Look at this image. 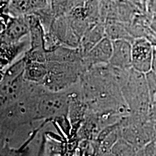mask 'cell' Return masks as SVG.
<instances>
[{
  "instance_id": "cell-1",
  "label": "cell",
  "mask_w": 156,
  "mask_h": 156,
  "mask_svg": "<svg viewBox=\"0 0 156 156\" xmlns=\"http://www.w3.org/2000/svg\"><path fill=\"white\" fill-rule=\"evenodd\" d=\"M121 90L130 114L149 116L153 103L145 74L132 68L127 80Z\"/></svg>"
},
{
  "instance_id": "cell-2",
  "label": "cell",
  "mask_w": 156,
  "mask_h": 156,
  "mask_svg": "<svg viewBox=\"0 0 156 156\" xmlns=\"http://www.w3.org/2000/svg\"><path fill=\"white\" fill-rule=\"evenodd\" d=\"M46 64L48 73L42 85L47 90L52 92H60L73 86L86 72L82 62H46Z\"/></svg>"
},
{
  "instance_id": "cell-3",
  "label": "cell",
  "mask_w": 156,
  "mask_h": 156,
  "mask_svg": "<svg viewBox=\"0 0 156 156\" xmlns=\"http://www.w3.org/2000/svg\"><path fill=\"white\" fill-rule=\"evenodd\" d=\"M69 93L52 92L44 88L39 97L37 105L36 120L55 121L67 116Z\"/></svg>"
},
{
  "instance_id": "cell-4",
  "label": "cell",
  "mask_w": 156,
  "mask_h": 156,
  "mask_svg": "<svg viewBox=\"0 0 156 156\" xmlns=\"http://www.w3.org/2000/svg\"><path fill=\"white\" fill-rule=\"evenodd\" d=\"M2 29L1 31V44H10L22 41L28 36L30 32L28 15L12 17L2 13Z\"/></svg>"
},
{
  "instance_id": "cell-5",
  "label": "cell",
  "mask_w": 156,
  "mask_h": 156,
  "mask_svg": "<svg viewBox=\"0 0 156 156\" xmlns=\"http://www.w3.org/2000/svg\"><path fill=\"white\" fill-rule=\"evenodd\" d=\"M132 68L146 74L151 71L154 46L147 38H137L132 42Z\"/></svg>"
},
{
  "instance_id": "cell-6",
  "label": "cell",
  "mask_w": 156,
  "mask_h": 156,
  "mask_svg": "<svg viewBox=\"0 0 156 156\" xmlns=\"http://www.w3.org/2000/svg\"><path fill=\"white\" fill-rule=\"evenodd\" d=\"M112 50V41L106 36L83 56L82 64L85 70L87 71L95 66L108 64Z\"/></svg>"
},
{
  "instance_id": "cell-7",
  "label": "cell",
  "mask_w": 156,
  "mask_h": 156,
  "mask_svg": "<svg viewBox=\"0 0 156 156\" xmlns=\"http://www.w3.org/2000/svg\"><path fill=\"white\" fill-rule=\"evenodd\" d=\"M113 50L109 64L114 67L132 68V42L126 39L112 41Z\"/></svg>"
},
{
  "instance_id": "cell-8",
  "label": "cell",
  "mask_w": 156,
  "mask_h": 156,
  "mask_svg": "<svg viewBox=\"0 0 156 156\" xmlns=\"http://www.w3.org/2000/svg\"><path fill=\"white\" fill-rule=\"evenodd\" d=\"M30 40L22 41L16 43L1 44V69L4 71L8 66L16 61L21 54L30 49Z\"/></svg>"
},
{
  "instance_id": "cell-9",
  "label": "cell",
  "mask_w": 156,
  "mask_h": 156,
  "mask_svg": "<svg viewBox=\"0 0 156 156\" xmlns=\"http://www.w3.org/2000/svg\"><path fill=\"white\" fill-rule=\"evenodd\" d=\"M106 36L105 23L100 21L90 25L84 34L80 44L79 48L83 56Z\"/></svg>"
},
{
  "instance_id": "cell-10",
  "label": "cell",
  "mask_w": 156,
  "mask_h": 156,
  "mask_svg": "<svg viewBox=\"0 0 156 156\" xmlns=\"http://www.w3.org/2000/svg\"><path fill=\"white\" fill-rule=\"evenodd\" d=\"M47 62H57L62 63H78L82 62L83 54L80 48H71L69 46H58L55 49L47 52Z\"/></svg>"
},
{
  "instance_id": "cell-11",
  "label": "cell",
  "mask_w": 156,
  "mask_h": 156,
  "mask_svg": "<svg viewBox=\"0 0 156 156\" xmlns=\"http://www.w3.org/2000/svg\"><path fill=\"white\" fill-rule=\"evenodd\" d=\"M48 73L46 62H26L23 75L27 81L42 85Z\"/></svg>"
},
{
  "instance_id": "cell-12",
  "label": "cell",
  "mask_w": 156,
  "mask_h": 156,
  "mask_svg": "<svg viewBox=\"0 0 156 156\" xmlns=\"http://www.w3.org/2000/svg\"><path fill=\"white\" fill-rule=\"evenodd\" d=\"M106 36L112 41L126 39L132 42L134 38L129 32L125 23L117 20H106L105 22Z\"/></svg>"
},
{
  "instance_id": "cell-13",
  "label": "cell",
  "mask_w": 156,
  "mask_h": 156,
  "mask_svg": "<svg viewBox=\"0 0 156 156\" xmlns=\"http://www.w3.org/2000/svg\"><path fill=\"white\" fill-rule=\"evenodd\" d=\"M34 12L30 0H9L5 8L2 9V13L12 17L23 16Z\"/></svg>"
},
{
  "instance_id": "cell-14",
  "label": "cell",
  "mask_w": 156,
  "mask_h": 156,
  "mask_svg": "<svg viewBox=\"0 0 156 156\" xmlns=\"http://www.w3.org/2000/svg\"><path fill=\"white\" fill-rule=\"evenodd\" d=\"M25 64H26V62H25L24 56L23 55L22 57L13 62L4 70L1 83H9L23 75L25 71Z\"/></svg>"
},
{
  "instance_id": "cell-15",
  "label": "cell",
  "mask_w": 156,
  "mask_h": 156,
  "mask_svg": "<svg viewBox=\"0 0 156 156\" xmlns=\"http://www.w3.org/2000/svg\"><path fill=\"white\" fill-rule=\"evenodd\" d=\"M101 0H85L83 7L90 24L101 21Z\"/></svg>"
},
{
  "instance_id": "cell-16",
  "label": "cell",
  "mask_w": 156,
  "mask_h": 156,
  "mask_svg": "<svg viewBox=\"0 0 156 156\" xmlns=\"http://www.w3.org/2000/svg\"><path fill=\"white\" fill-rule=\"evenodd\" d=\"M138 150L123 137L119 138L112 150V155H136Z\"/></svg>"
},
{
  "instance_id": "cell-17",
  "label": "cell",
  "mask_w": 156,
  "mask_h": 156,
  "mask_svg": "<svg viewBox=\"0 0 156 156\" xmlns=\"http://www.w3.org/2000/svg\"><path fill=\"white\" fill-rule=\"evenodd\" d=\"M136 155H156V138L140 148Z\"/></svg>"
},
{
  "instance_id": "cell-18",
  "label": "cell",
  "mask_w": 156,
  "mask_h": 156,
  "mask_svg": "<svg viewBox=\"0 0 156 156\" xmlns=\"http://www.w3.org/2000/svg\"><path fill=\"white\" fill-rule=\"evenodd\" d=\"M145 75L152 103H153L156 95V74L154 73L153 71H151L146 73Z\"/></svg>"
},
{
  "instance_id": "cell-19",
  "label": "cell",
  "mask_w": 156,
  "mask_h": 156,
  "mask_svg": "<svg viewBox=\"0 0 156 156\" xmlns=\"http://www.w3.org/2000/svg\"><path fill=\"white\" fill-rule=\"evenodd\" d=\"M146 10L151 15L156 13V0H147L146 3Z\"/></svg>"
},
{
  "instance_id": "cell-20",
  "label": "cell",
  "mask_w": 156,
  "mask_h": 156,
  "mask_svg": "<svg viewBox=\"0 0 156 156\" xmlns=\"http://www.w3.org/2000/svg\"><path fill=\"white\" fill-rule=\"evenodd\" d=\"M150 120L151 121L152 124H153L154 128L156 132V104L152 105V108L149 114Z\"/></svg>"
},
{
  "instance_id": "cell-21",
  "label": "cell",
  "mask_w": 156,
  "mask_h": 156,
  "mask_svg": "<svg viewBox=\"0 0 156 156\" xmlns=\"http://www.w3.org/2000/svg\"><path fill=\"white\" fill-rule=\"evenodd\" d=\"M128 1L131 2L132 3H133L134 5L137 6L139 8L142 9V10L146 11V9H145V7H144V5H143V0H128Z\"/></svg>"
},
{
  "instance_id": "cell-22",
  "label": "cell",
  "mask_w": 156,
  "mask_h": 156,
  "mask_svg": "<svg viewBox=\"0 0 156 156\" xmlns=\"http://www.w3.org/2000/svg\"><path fill=\"white\" fill-rule=\"evenodd\" d=\"M154 73L156 74V48L154 47V52H153V63H152V69Z\"/></svg>"
},
{
  "instance_id": "cell-23",
  "label": "cell",
  "mask_w": 156,
  "mask_h": 156,
  "mask_svg": "<svg viewBox=\"0 0 156 156\" xmlns=\"http://www.w3.org/2000/svg\"><path fill=\"white\" fill-rule=\"evenodd\" d=\"M74 7H83L85 0H72Z\"/></svg>"
},
{
  "instance_id": "cell-24",
  "label": "cell",
  "mask_w": 156,
  "mask_h": 156,
  "mask_svg": "<svg viewBox=\"0 0 156 156\" xmlns=\"http://www.w3.org/2000/svg\"><path fill=\"white\" fill-rule=\"evenodd\" d=\"M147 0H143V5H144V7H145V8L146 9V3H147ZM147 11V10H146Z\"/></svg>"
},
{
  "instance_id": "cell-25",
  "label": "cell",
  "mask_w": 156,
  "mask_h": 156,
  "mask_svg": "<svg viewBox=\"0 0 156 156\" xmlns=\"http://www.w3.org/2000/svg\"><path fill=\"white\" fill-rule=\"evenodd\" d=\"M152 15H153V20L156 21V13H155V14H153Z\"/></svg>"
}]
</instances>
